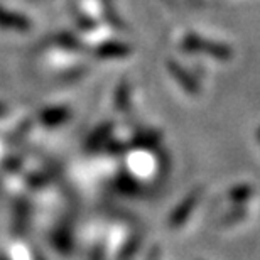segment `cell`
Returning a JSON list of instances; mask_svg holds the SVG:
<instances>
[{
	"label": "cell",
	"instance_id": "6da1fadb",
	"mask_svg": "<svg viewBox=\"0 0 260 260\" xmlns=\"http://www.w3.org/2000/svg\"><path fill=\"white\" fill-rule=\"evenodd\" d=\"M0 112H2V107H0Z\"/></svg>",
	"mask_w": 260,
	"mask_h": 260
}]
</instances>
